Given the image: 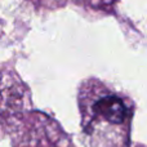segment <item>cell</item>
Instances as JSON below:
<instances>
[{
    "label": "cell",
    "instance_id": "6da1fadb",
    "mask_svg": "<svg viewBox=\"0 0 147 147\" xmlns=\"http://www.w3.org/2000/svg\"><path fill=\"white\" fill-rule=\"evenodd\" d=\"M81 143L84 147H129L133 103L98 83L85 84L79 93Z\"/></svg>",
    "mask_w": 147,
    "mask_h": 147
},
{
    "label": "cell",
    "instance_id": "7a4b0ae2",
    "mask_svg": "<svg viewBox=\"0 0 147 147\" xmlns=\"http://www.w3.org/2000/svg\"><path fill=\"white\" fill-rule=\"evenodd\" d=\"M61 133L45 116L34 117L12 136V147H62Z\"/></svg>",
    "mask_w": 147,
    "mask_h": 147
}]
</instances>
